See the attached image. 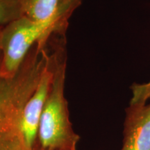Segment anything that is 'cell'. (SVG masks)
Masks as SVG:
<instances>
[{"label": "cell", "mask_w": 150, "mask_h": 150, "mask_svg": "<svg viewBox=\"0 0 150 150\" xmlns=\"http://www.w3.org/2000/svg\"><path fill=\"white\" fill-rule=\"evenodd\" d=\"M46 67L45 58L32 52L16 74L0 77V150H31L22 129V115Z\"/></svg>", "instance_id": "1"}, {"label": "cell", "mask_w": 150, "mask_h": 150, "mask_svg": "<svg viewBox=\"0 0 150 150\" xmlns=\"http://www.w3.org/2000/svg\"><path fill=\"white\" fill-rule=\"evenodd\" d=\"M50 57L53 77L33 150H77L80 137L72 128L65 96L67 60L64 42L58 43Z\"/></svg>", "instance_id": "2"}, {"label": "cell", "mask_w": 150, "mask_h": 150, "mask_svg": "<svg viewBox=\"0 0 150 150\" xmlns=\"http://www.w3.org/2000/svg\"><path fill=\"white\" fill-rule=\"evenodd\" d=\"M57 20L37 22L26 16L2 27L0 77H11L23 64L35 45L57 33Z\"/></svg>", "instance_id": "3"}, {"label": "cell", "mask_w": 150, "mask_h": 150, "mask_svg": "<svg viewBox=\"0 0 150 150\" xmlns=\"http://www.w3.org/2000/svg\"><path fill=\"white\" fill-rule=\"evenodd\" d=\"M121 150H150V104H129Z\"/></svg>", "instance_id": "4"}, {"label": "cell", "mask_w": 150, "mask_h": 150, "mask_svg": "<svg viewBox=\"0 0 150 150\" xmlns=\"http://www.w3.org/2000/svg\"><path fill=\"white\" fill-rule=\"evenodd\" d=\"M52 77L53 69L50 53L47 66L41 76L36 89L28 100L22 115V129L31 150H33L41 115L52 84Z\"/></svg>", "instance_id": "5"}, {"label": "cell", "mask_w": 150, "mask_h": 150, "mask_svg": "<svg viewBox=\"0 0 150 150\" xmlns=\"http://www.w3.org/2000/svg\"><path fill=\"white\" fill-rule=\"evenodd\" d=\"M61 0H22L24 16L37 22L56 20ZM58 33V25H57Z\"/></svg>", "instance_id": "6"}, {"label": "cell", "mask_w": 150, "mask_h": 150, "mask_svg": "<svg viewBox=\"0 0 150 150\" xmlns=\"http://www.w3.org/2000/svg\"><path fill=\"white\" fill-rule=\"evenodd\" d=\"M24 16L22 0H0V27Z\"/></svg>", "instance_id": "7"}, {"label": "cell", "mask_w": 150, "mask_h": 150, "mask_svg": "<svg viewBox=\"0 0 150 150\" xmlns=\"http://www.w3.org/2000/svg\"><path fill=\"white\" fill-rule=\"evenodd\" d=\"M81 1L82 0H61L57 12L59 34L64 32L67 27V20Z\"/></svg>", "instance_id": "8"}, {"label": "cell", "mask_w": 150, "mask_h": 150, "mask_svg": "<svg viewBox=\"0 0 150 150\" xmlns=\"http://www.w3.org/2000/svg\"><path fill=\"white\" fill-rule=\"evenodd\" d=\"M131 90L132 97L129 104H145L150 99V81L145 83H134Z\"/></svg>", "instance_id": "9"}, {"label": "cell", "mask_w": 150, "mask_h": 150, "mask_svg": "<svg viewBox=\"0 0 150 150\" xmlns=\"http://www.w3.org/2000/svg\"><path fill=\"white\" fill-rule=\"evenodd\" d=\"M1 29H2V27H0V55H1Z\"/></svg>", "instance_id": "10"}]
</instances>
